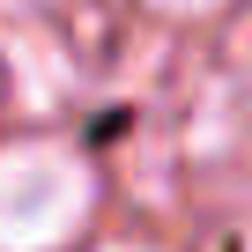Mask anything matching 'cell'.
<instances>
[{
	"label": "cell",
	"instance_id": "4",
	"mask_svg": "<svg viewBox=\"0 0 252 252\" xmlns=\"http://www.w3.org/2000/svg\"><path fill=\"white\" fill-rule=\"evenodd\" d=\"M237 252H252V230H245V237H237Z\"/></svg>",
	"mask_w": 252,
	"mask_h": 252
},
{
	"label": "cell",
	"instance_id": "3",
	"mask_svg": "<svg viewBox=\"0 0 252 252\" xmlns=\"http://www.w3.org/2000/svg\"><path fill=\"white\" fill-rule=\"evenodd\" d=\"M104 252H156V245H104Z\"/></svg>",
	"mask_w": 252,
	"mask_h": 252
},
{
	"label": "cell",
	"instance_id": "2",
	"mask_svg": "<svg viewBox=\"0 0 252 252\" xmlns=\"http://www.w3.org/2000/svg\"><path fill=\"white\" fill-rule=\"evenodd\" d=\"M156 8H163V15H215L222 0H156Z\"/></svg>",
	"mask_w": 252,
	"mask_h": 252
},
{
	"label": "cell",
	"instance_id": "1",
	"mask_svg": "<svg viewBox=\"0 0 252 252\" xmlns=\"http://www.w3.org/2000/svg\"><path fill=\"white\" fill-rule=\"evenodd\" d=\"M96 178L67 141H8L0 149V252H60L89 222Z\"/></svg>",
	"mask_w": 252,
	"mask_h": 252
}]
</instances>
